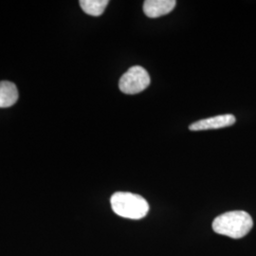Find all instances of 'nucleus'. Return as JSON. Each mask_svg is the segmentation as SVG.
<instances>
[{
  "label": "nucleus",
  "instance_id": "0eeeda50",
  "mask_svg": "<svg viewBox=\"0 0 256 256\" xmlns=\"http://www.w3.org/2000/svg\"><path fill=\"white\" fill-rule=\"evenodd\" d=\"M80 6L82 10L92 16H100L108 7V0H81Z\"/></svg>",
  "mask_w": 256,
  "mask_h": 256
},
{
  "label": "nucleus",
  "instance_id": "20e7f679",
  "mask_svg": "<svg viewBox=\"0 0 256 256\" xmlns=\"http://www.w3.org/2000/svg\"><path fill=\"white\" fill-rule=\"evenodd\" d=\"M236 117L232 114L218 115L208 119L200 120L192 124H190L189 129L191 131H202V130H210V129H220V128H228L236 122Z\"/></svg>",
  "mask_w": 256,
  "mask_h": 256
},
{
  "label": "nucleus",
  "instance_id": "39448f33",
  "mask_svg": "<svg viewBox=\"0 0 256 256\" xmlns=\"http://www.w3.org/2000/svg\"><path fill=\"white\" fill-rule=\"evenodd\" d=\"M174 0H146L144 3V12L150 18H156L168 14L176 7Z\"/></svg>",
  "mask_w": 256,
  "mask_h": 256
},
{
  "label": "nucleus",
  "instance_id": "7ed1b4c3",
  "mask_svg": "<svg viewBox=\"0 0 256 256\" xmlns=\"http://www.w3.org/2000/svg\"><path fill=\"white\" fill-rule=\"evenodd\" d=\"M150 84V76L140 66H131L120 79V90L128 95L144 92Z\"/></svg>",
  "mask_w": 256,
  "mask_h": 256
},
{
  "label": "nucleus",
  "instance_id": "423d86ee",
  "mask_svg": "<svg viewBox=\"0 0 256 256\" xmlns=\"http://www.w3.org/2000/svg\"><path fill=\"white\" fill-rule=\"evenodd\" d=\"M18 100V90L14 82H0V108L14 106Z\"/></svg>",
  "mask_w": 256,
  "mask_h": 256
},
{
  "label": "nucleus",
  "instance_id": "f03ea898",
  "mask_svg": "<svg viewBox=\"0 0 256 256\" xmlns=\"http://www.w3.org/2000/svg\"><path fill=\"white\" fill-rule=\"evenodd\" d=\"M110 203L113 212L122 218L142 220L146 216L149 205L140 194L128 192H117L112 194Z\"/></svg>",
  "mask_w": 256,
  "mask_h": 256
},
{
  "label": "nucleus",
  "instance_id": "f257e3e1",
  "mask_svg": "<svg viewBox=\"0 0 256 256\" xmlns=\"http://www.w3.org/2000/svg\"><path fill=\"white\" fill-rule=\"evenodd\" d=\"M254 227L252 216L245 210H232L218 216L212 222V230L222 236L239 239Z\"/></svg>",
  "mask_w": 256,
  "mask_h": 256
}]
</instances>
